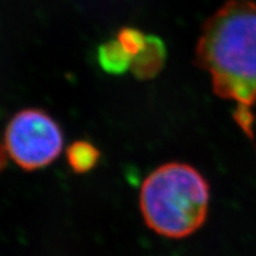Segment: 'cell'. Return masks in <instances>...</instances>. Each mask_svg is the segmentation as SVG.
Wrapping results in <instances>:
<instances>
[{"mask_svg": "<svg viewBox=\"0 0 256 256\" xmlns=\"http://www.w3.org/2000/svg\"><path fill=\"white\" fill-rule=\"evenodd\" d=\"M198 66L210 74L215 94L236 104V124L254 139L256 106V2L228 0L202 26Z\"/></svg>", "mask_w": 256, "mask_h": 256, "instance_id": "1", "label": "cell"}, {"mask_svg": "<svg viewBox=\"0 0 256 256\" xmlns=\"http://www.w3.org/2000/svg\"><path fill=\"white\" fill-rule=\"evenodd\" d=\"M210 185L196 168L166 162L144 180L139 206L146 226L166 238H185L206 223Z\"/></svg>", "mask_w": 256, "mask_h": 256, "instance_id": "2", "label": "cell"}, {"mask_svg": "<svg viewBox=\"0 0 256 256\" xmlns=\"http://www.w3.org/2000/svg\"><path fill=\"white\" fill-rule=\"evenodd\" d=\"M58 122L38 108H26L12 116L5 130L4 144L10 158L25 171L46 168L63 148Z\"/></svg>", "mask_w": 256, "mask_h": 256, "instance_id": "3", "label": "cell"}, {"mask_svg": "<svg viewBox=\"0 0 256 256\" xmlns=\"http://www.w3.org/2000/svg\"><path fill=\"white\" fill-rule=\"evenodd\" d=\"M166 57L168 51L164 40L158 36H146L142 50L133 57L130 70L136 78L151 80L164 68Z\"/></svg>", "mask_w": 256, "mask_h": 256, "instance_id": "4", "label": "cell"}, {"mask_svg": "<svg viewBox=\"0 0 256 256\" xmlns=\"http://www.w3.org/2000/svg\"><path fill=\"white\" fill-rule=\"evenodd\" d=\"M98 62L101 69L110 75H122L130 69L133 56L124 50L119 40H110L101 44L98 49Z\"/></svg>", "mask_w": 256, "mask_h": 256, "instance_id": "5", "label": "cell"}, {"mask_svg": "<svg viewBox=\"0 0 256 256\" xmlns=\"http://www.w3.org/2000/svg\"><path fill=\"white\" fill-rule=\"evenodd\" d=\"M101 153L94 144L87 140L74 142L66 148V162L75 174H82L92 171L98 164Z\"/></svg>", "mask_w": 256, "mask_h": 256, "instance_id": "6", "label": "cell"}, {"mask_svg": "<svg viewBox=\"0 0 256 256\" xmlns=\"http://www.w3.org/2000/svg\"><path fill=\"white\" fill-rule=\"evenodd\" d=\"M116 40L133 57L142 50L146 40V36L142 31L134 28H122L118 32Z\"/></svg>", "mask_w": 256, "mask_h": 256, "instance_id": "7", "label": "cell"}, {"mask_svg": "<svg viewBox=\"0 0 256 256\" xmlns=\"http://www.w3.org/2000/svg\"><path fill=\"white\" fill-rule=\"evenodd\" d=\"M8 156H8V150H6L5 144L0 142V172L6 168V165H8Z\"/></svg>", "mask_w": 256, "mask_h": 256, "instance_id": "8", "label": "cell"}]
</instances>
